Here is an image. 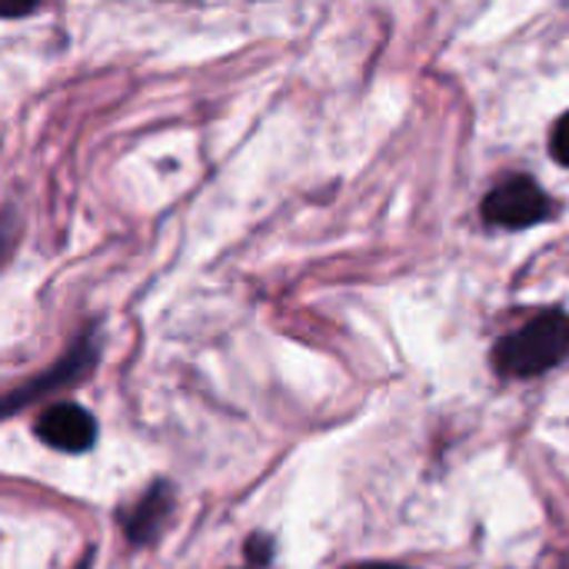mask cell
<instances>
[{
	"instance_id": "6da1fadb",
	"label": "cell",
	"mask_w": 569,
	"mask_h": 569,
	"mask_svg": "<svg viewBox=\"0 0 569 569\" xmlns=\"http://www.w3.org/2000/svg\"><path fill=\"white\" fill-rule=\"evenodd\" d=\"M569 357V313L543 310L520 330L507 333L493 347V367L500 377L530 380Z\"/></svg>"
},
{
	"instance_id": "7a4b0ae2",
	"label": "cell",
	"mask_w": 569,
	"mask_h": 569,
	"mask_svg": "<svg viewBox=\"0 0 569 569\" xmlns=\"http://www.w3.org/2000/svg\"><path fill=\"white\" fill-rule=\"evenodd\" d=\"M550 217V197L533 177H507L500 187L490 190L483 200V220L503 230H527Z\"/></svg>"
},
{
	"instance_id": "3957f363",
	"label": "cell",
	"mask_w": 569,
	"mask_h": 569,
	"mask_svg": "<svg viewBox=\"0 0 569 569\" xmlns=\"http://www.w3.org/2000/svg\"><path fill=\"white\" fill-rule=\"evenodd\" d=\"M37 437L63 453H83L97 440V423L93 417L77 407V403H53L40 413L37 420Z\"/></svg>"
},
{
	"instance_id": "277c9868",
	"label": "cell",
	"mask_w": 569,
	"mask_h": 569,
	"mask_svg": "<svg viewBox=\"0 0 569 569\" xmlns=\"http://www.w3.org/2000/svg\"><path fill=\"white\" fill-rule=\"evenodd\" d=\"M93 360H97V347H93V340H77V343H73V350H70L57 367H50L40 380H33V383H30V387H23L20 393H10V397H7V413H13L17 407H23V403L37 400V397H40V393H47V390H57V387L77 383L80 377H87V370L93 367Z\"/></svg>"
},
{
	"instance_id": "5b68a950",
	"label": "cell",
	"mask_w": 569,
	"mask_h": 569,
	"mask_svg": "<svg viewBox=\"0 0 569 569\" xmlns=\"http://www.w3.org/2000/svg\"><path fill=\"white\" fill-rule=\"evenodd\" d=\"M170 513H173V490H170V483L157 480V483L140 497V503L130 510V517H127V523H123L127 540H130L133 547L153 543V540L160 537V530H163V523H167Z\"/></svg>"
},
{
	"instance_id": "8992f818",
	"label": "cell",
	"mask_w": 569,
	"mask_h": 569,
	"mask_svg": "<svg viewBox=\"0 0 569 569\" xmlns=\"http://www.w3.org/2000/svg\"><path fill=\"white\" fill-rule=\"evenodd\" d=\"M550 153L553 160H560L563 167H569V113H563L550 133Z\"/></svg>"
},
{
	"instance_id": "52a82bcc",
	"label": "cell",
	"mask_w": 569,
	"mask_h": 569,
	"mask_svg": "<svg viewBox=\"0 0 569 569\" xmlns=\"http://www.w3.org/2000/svg\"><path fill=\"white\" fill-rule=\"evenodd\" d=\"M247 553H250V560H253V563H270V557H273V543H270L263 533H257V537H250Z\"/></svg>"
},
{
	"instance_id": "ba28073f",
	"label": "cell",
	"mask_w": 569,
	"mask_h": 569,
	"mask_svg": "<svg viewBox=\"0 0 569 569\" xmlns=\"http://www.w3.org/2000/svg\"><path fill=\"white\" fill-rule=\"evenodd\" d=\"M350 569H407V567H397V563H360V567H350Z\"/></svg>"
},
{
	"instance_id": "9c48e42d",
	"label": "cell",
	"mask_w": 569,
	"mask_h": 569,
	"mask_svg": "<svg viewBox=\"0 0 569 569\" xmlns=\"http://www.w3.org/2000/svg\"><path fill=\"white\" fill-rule=\"evenodd\" d=\"M77 569H87V560H83V563H80V567H77Z\"/></svg>"
}]
</instances>
